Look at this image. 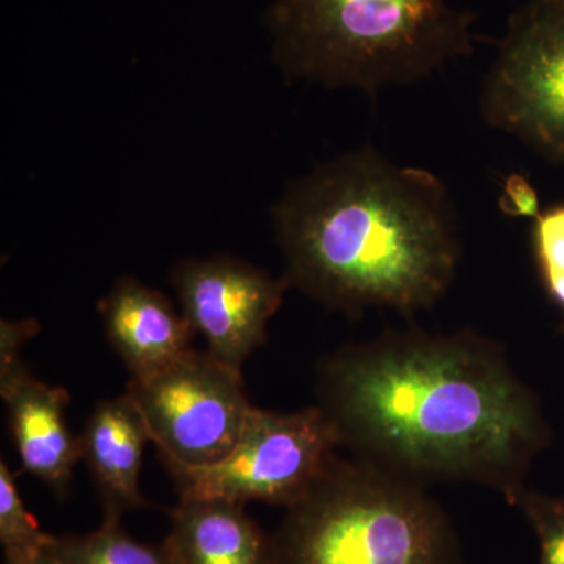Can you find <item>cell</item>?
Returning a JSON list of instances; mask_svg holds the SVG:
<instances>
[{
    "label": "cell",
    "mask_w": 564,
    "mask_h": 564,
    "mask_svg": "<svg viewBox=\"0 0 564 564\" xmlns=\"http://www.w3.org/2000/svg\"><path fill=\"white\" fill-rule=\"evenodd\" d=\"M318 406L340 445L408 480L475 481L508 502L549 443L536 397L473 333H392L322 362Z\"/></svg>",
    "instance_id": "obj_1"
},
{
    "label": "cell",
    "mask_w": 564,
    "mask_h": 564,
    "mask_svg": "<svg viewBox=\"0 0 564 564\" xmlns=\"http://www.w3.org/2000/svg\"><path fill=\"white\" fill-rule=\"evenodd\" d=\"M272 215L289 285L344 313L426 310L451 288L462 258L444 182L372 147L293 182Z\"/></svg>",
    "instance_id": "obj_2"
},
{
    "label": "cell",
    "mask_w": 564,
    "mask_h": 564,
    "mask_svg": "<svg viewBox=\"0 0 564 564\" xmlns=\"http://www.w3.org/2000/svg\"><path fill=\"white\" fill-rule=\"evenodd\" d=\"M267 25L284 76L369 95L426 79L475 46L459 0H274Z\"/></svg>",
    "instance_id": "obj_3"
},
{
    "label": "cell",
    "mask_w": 564,
    "mask_h": 564,
    "mask_svg": "<svg viewBox=\"0 0 564 564\" xmlns=\"http://www.w3.org/2000/svg\"><path fill=\"white\" fill-rule=\"evenodd\" d=\"M285 510L276 564H459L443 508L417 481L370 463L334 459Z\"/></svg>",
    "instance_id": "obj_4"
},
{
    "label": "cell",
    "mask_w": 564,
    "mask_h": 564,
    "mask_svg": "<svg viewBox=\"0 0 564 564\" xmlns=\"http://www.w3.org/2000/svg\"><path fill=\"white\" fill-rule=\"evenodd\" d=\"M340 440L321 406L295 413L252 408L228 455L204 466L163 463L180 499L263 502L291 507L336 459Z\"/></svg>",
    "instance_id": "obj_5"
},
{
    "label": "cell",
    "mask_w": 564,
    "mask_h": 564,
    "mask_svg": "<svg viewBox=\"0 0 564 564\" xmlns=\"http://www.w3.org/2000/svg\"><path fill=\"white\" fill-rule=\"evenodd\" d=\"M486 124L564 165V0L511 14L480 95Z\"/></svg>",
    "instance_id": "obj_6"
},
{
    "label": "cell",
    "mask_w": 564,
    "mask_h": 564,
    "mask_svg": "<svg viewBox=\"0 0 564 564\" xmlns=\"http://www.w3.org/2000/svg\"><path fill=\"white\" fill-rule=\"evenodd\" d=\"M132 400L162 462L204 466L232 451L252 411L242 370L192 350L147 377L131 378Z\"/></svg>",
    "instance_id": "obj_7"
},
{
    "label": "cell",
    "mask_w": 564,
    "mask_h": 564,
    "mask_svg": "<svg viewBox=\"0 0 564 564\" xmlns=\"http://www.w3.org/2000/svg\"><path fill=\"white\" fill-rule=\"evenodd\" d=\"M170 281L191 323L220 361L242 370L252 351L267 340V326L280 310L289 285L285 278L251 263L217 254L207 259H184Z\"/></svg>",
    "instance_id": "obj_8"
},
{
    "label": "cell",
    "mask_w": 564,
    "mask_h": 564,
    "mask_svg": "<svg viewBox=\"0 0 564 564\" xmlns=\"http://www.w3.org/2000/svg\"><path fill=\"white\" fill-rule=\"evenodd\" d=\"M0 395L22 467L58 497L68 494L80 462L79 437L66 425L68 391L36 380L25 364L0 375Z\"/></svg>",
    "instance_id": "obj_9"
},
{
    "label": "cell",
    "mask_w": 564,
    "mask_h": 564,
    "mask_svg": "<svg viewBox=\"0 0 564 564\" xmlns=\"http://www.w3.org/2000/svg\"><path fill=\"white\" fill-rule=\"evenodd\" d=\"M107 340L131 378L147 377L192 350L195 336L184 314L163 293L121 276L99 303Z\"/></svg>",
    "instance_id": "obj_10"
},
{
    "label": "cell",
    "mask_w": 564,
    "mask_h": 564,
    "mask_svg": "<svg viewBox=\"0 0 564 564\" xmlns=\"http://www.w3.org/2000/svg\"><path fill=\"white\" fill-rule=\"evenodd\" d=\"M150 432L128 395L102 400L79 436L80 459L87 464L104 505V514L120 516L150 507L140 489V470Z\"/></svg>",
    "instance_id": "obj_11"
},
{
    "label": "cell",
    "mask_w": 564,
    "mask_h": 564,
    "mask_svg": "<svg viewBox=\"0 0 564 564\" xmlns=\"http://www.w3.org/2000/svg\"><path fill=\"white\" fill-rule=\"evenodd\" d=\"M162 547L172 564H276L273 536L226 500L180 499Z\"/></svg>",
    "instance_id": "obj_12"
},
{
    "label": "cell",
    "mask_w": 564,
    "mask_h": 564,
    "mask_svg": "<svg viewBox=\"0 0 564 564\" xmlns=\"http://www.w3.org/2000/svg\"><path fill=\"white\" fill-rule=\"evenodd\" d=\"M54 551L68 564H172L162 545L133 540L115 514H104L95 532L57 538Z\"/></svg>",
    "instance_id": "obj_13"
},
{
    "label": "cell",
    "mask_w": 564,
    "mask_h": 564,
    "mask_svg": "<svg viewBox=\"0 0 564 564\" xmlns=\"http://www.w3.org/2000/svg\"><path fill=\"white\" fill-rule=\"evenodd\" d=\"M57 536L43 532L25 508L17 475L0 462V544L7 564H31L54 547Z\"/></svg>",
    "instance_id": "obj_14"
},
{
    "label": "cell",
    "mask_w": 564,
    "mask_h": 564,
    "mask_svg": "<svg viewBox=\"0 0 564 564\" xmlns=\"http://www.w3.org/2000/svg\"><path fill=\"white\" fill-rule=\"evenodd\" d=\"M532 250L541 284L564 322V203L533 218Z\"/></svg>",
    "instance_id": "obj_15"
},
{
    "label": "cell",
    "mask_w": 564,
    "mask_h": 564,
    "mask_svg": "<svg viewBox=\"0 0 564 564\" xmlns=\"http://www.w3.org/2000/svg\"><path fill=\"white\" fill-rule=\"evenodd\" d=\"M510 503L521 508L540 543V564H564V496L521 491Z\"/></svg>",
    "instance_id": "obj_16"
},
{
    "label": "cell",
    "mask_w": 564,
    "mask_h": 564,
    "mask_svg": "<svg viewBox=\"0 0 564 564\" xmlns=\"http://www.w3.org/2000/svg\"><path fill=\"white\" fill-rule=\"evenodd\" d=\"M40 323L35 318L0 322V375L9 373L21 366V350L29 339L39 333Z\"/></svg>",
    "instance_id": "obj_17"
},
{
    "label": "cell",
    "mask_w": 564,
    "mask_h": 564,
    "mask_svg": "<svg viewBox=\"0 0 564 564\" xmlns=\"http://www.w3.org/2000/svg\"><path fill=\"white\" fill-rule=\"evenodd\" d=\"M500 210L513 218L536 217L541 212L536 188L522 174H510L505 180Z\"/></svg>",
    "instance_id": "obj_18"
},
{
    "label": "cell",
    "mask_w": 564,
    "mask_h": 564,
    "mask_svg": "<svg viewBox=\"0 0 564 564\" xmlns=\"http://www.w3.org/2000/svg\"><path fill=\"white\" fill-rule=\"evenodd\" d=\"M55 543H57V541H55ZM31 564H68V563H66L65 560H63L62 556L58 555L57 552L54 551V547H52L51 551H47L46 554L41 555L40 558H36L35 562H32Z\"/></svg>",
    "instance_id": "obj_19"
}]
</instances>
